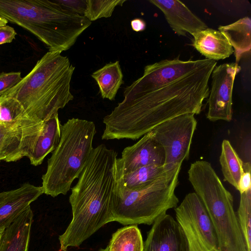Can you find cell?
Listing matches in <instances>:
<instances>
[{
	"instance_id": "cell-1",
	"label": "cell",
	"mask_w": 251,
	"mask_h": 251,
	"mask_svg": "<svg viewBox=\"0 0 251 251\" xmlns=\"http://www.w3.org/2000/svg\"><path fill=\"white\" fill-rule=\"evenodd\" d=\"M216 61L205 59L194 70L166 84L144 88L132 83L124 98L103 119V140H135L162 123L186 114H199L209 94Z\"/></svg>"
},
{
	"instance_id": "cell-2",
	"label": "cell",
	"mask_w": 251,
	"mask_h": 251,
	"mask_svg": "<svg viewBox=\"0 0 251 251\" xmlns=\"http://www.w3.org/2000/svg\"><path fill=\"white\" fill-rule=\"evenodd\" d=\"M117 155L116 151L104 144L93 148L77 183L71 188L73 218L68 227L74 233L89 237L113 222Z\"/></svg>"
},
{
	"instance_id": "cell-3",
	"label": "cell",
	"mask_w": 251,
	"mask_h": 251,
	"mask_svg": "<svg viewBox=\"0 0 251 251\" xmlns=\"http://www.w3.org/2000/svg\"><path fill=\"white\" fill-rule=\"evenodd\" d=\"M75 69L67 56L49 51L2 95L16 99L30 119L45 121L74 99L70 83Z\"/></svg>"
},
{
	"instance_id": "cell-4",
	"label": "cell",
	"mask_w": 251,
	"mask_h": 251,
	"mask_svg": "<svg viewBox=\"0 0 251 251\" xmlns=\"http://www.w3.org/2000/svg\"><path fill=\"white\" fill-rule=\"evenodd\" d=\"M0 17L33 34L49 51L61 53L91 24L55 0H0Z\"/></svg>"
},
{
	"instance_id": "cell-5",
	"label": "cell",
	"mask_w": 251,
	"mask_h": 251,
	"mask_svg": "<svg viewBox=\"0 0 251 251\" xmlns=\"http://www.w3.org/2000/svg\"><path fill=\"white\" fill-rule=\"evenodd\" d=\"M96 133L94 123L86 120L73 118L61 126L59 143L42 177L44 194L52 197L67 194L86 164Z\"/></svg>"
},
{
	"instance_id": "cell-6",
	"label": "cell",
	"mask_w": 251,
	"mask_h": 251,
	"mask_svg": "<svg viewBox=\"0 0 251 251\" xmlns=\"http://www.w3.org/2000/svg\"><path fill=\"white\" fill-rule=\"evenodd\" d=\"M188 180L203 204L215 228L221 251H248L233 207L232 194L211 163L197 160L188 171Z\"/></svg>"
},
{
	"instance_id": "cell-7",
	"label": "cell",
	"mask_w": 251,
	"mask_h": 251,
	"mask_svg": "<svg viewBox=\"0 0 251 251\" xmlns=\"http://www.w3.org/2000/svg\"><path fill=\"white\" fill-rule=\"evenodd\" d=\"M181 167L136 190L125 191L116 186L111 205L113 221L123 225H151L168 210L176 208L179 200L175 189Z\"/></svg>"
},
{
	"instance_id": "cell-8",
	"label": "cell",
	"mask_w": 251,
	"mask_h": 251,
	"mask_svg": "<svg viewBox=\"0 0 251 251\" xmlns=\"http://www.w3.org/2000/svg\"><path fill=\"white\" fill-rule=\"evenodd\" d=\"M175 210L186 239L188 251H221L212 221L195 192L187 194Z\"/></svg>"
},
{
	"instance_id": "cell-9",
	"label": "cell",
	"mask_w": 251,
	"mask_h": 251,
	"mask_svg": "<svg viewBox=\"0 0 251 251\" xmlns=\"http://www.w3.org/2000/svg\"><path fill=\"white\" fill-rule=\"evenodd\" d=\"M197 121L192 114L176 117L155 126L152 131L165 153L164 166L170 171L189 158Z\"/></svg>"
},
{
	"instance_id": "cell-10",
	"label": "cell",
	"mask_w": 251,
	"mask_h": 251,
	"mask_svg": "<svg viewBox=\"0 0 251 251\" xmlns=\"http://www.w3.org/2000/svg\"><path fill=\"white\" fill-rule=\"evenodd\" d=\"M240 70L241 67L235 62L222 64L214 68L206 115L209 121H231L234 81Z\"/></svg>"
},
{
	"instance_id": "cell-11",
	"label": "cell",
	"mask_w": 251,
	"mask_h": 251,
	"mask_svg": "<svg viewBox=\"0 0 251 251\" xmlns=\"http://www.w3.org/2000/svg\"><path fill=\"white\" fill-rule=\"evenodd\" d=\"M165 153L155 140L152 130L144 135L134 145L126 147L115 164L116 174L122 176L151 164L164 165Z\"/></svg>"
},
{
	"instance_id": "cell-12",
	"label": "cell",
	"mask_w": 251,
	"mask_h": 251,
	"mask_svg": "<svg viewBox=\"0 0 251 251\" xmlns=\"http://www.w3.org/2000/svg\"><path fill=\"white\" fill-rule=\"evenodd\" d=\"M152 224L143 243V251H188L183 231L170 215H162Z\"/></svg>"
},
{
	"instance_id": "cell-13",
	"label": "cell",
	"mask_w": 251,
	"mask_h": 251,
	"mask_svg": "<svg viewBox=\"0 0 251 251\" xmlns=\"http://www.w3.org/2000/svg\"><path fill=\"white\" fill-rule=\"evenodd\" d=\"M43 194L42 186L29 183L13 190L0 192V230L9 226Z\"/></svg>"
},
{
	"instance_id": "cell-14",
	"label": "cell",
	"mask_w": 251,
	"mask_h": 251,
	"mask_svg": "<svg viewBox=\"0 0 251 251\" xmlns=\"http://www.w3.org/2000/svg\"><path fill=\"white\" fill-rule=\"evenodd\" d=\"M159 8L172 30L179 36L194 35L205 29L207 25L183 2L178 0H150Z\"/></svg>"
},
{
	"instance_id": "cell-15",
	"label": "cell",
	"mask_w": 251,
	"mask_h": 251,
	"mask_svg": "<svg viewBox=\"0 0 251 251\" xmlns=\"http://www.w3.org/2000/svg\"><path fill=\"white\" fill-rule=\"evenodd\" d=\"M33 214L30 206L5 229L0 251H28Z\"/></svg>"
},
{
	"instance_id": "cell-16",
	"label": "cell",
	"mask_w": 251,
	"mask_h": 251,
	"mask_svg": "<svg viewBox=\"0 0 251 251\" xmlns=\"http://www.w3.org/2000/svg\"><path fill=\"white\" fill-rule=\"evenodd\" d=\"M193 36V46L206 59H224L234 52L228 40L219 30L207 27Z\"/></svg>"
},
{
	"instance_id": "cell-17",
	"label": "cell",
	"mask_w": 251,
	"mask_h": 251,
	"mask_svg": "<svg viewBox=\"0 0 251 251\" xmlns=\"http://www.w3.org/2000/svg\"><path fill=\"white\" fill-rule=\"evenodd\" d=\"M61 124L58 113L44 121L43 128L27 157L34 166L40 165L56 149L61 138Z\"/></svg>"
},
{
	"instance_id": "cell-18",
	"label": "cell",
	"mask_w": 251,
	"mask_h": 251,
	"mask_svg": "<svg viewBox=\"0 0 251 251\" xmlns=\"http://www.w3.org/2000/svg\"><path fill=\"white\" fill-rule=\"evenodd\" d=\"M34 121L28 119L10 124L0 123V161L19 160L24 138V128Z\"/></svg>"
},
{
	"instance_id": "cell-19",
	"label": "cell",
	"mask_w": 251,
	"mask_h": 251,
	"mask_svg": "<svg viewBox=\"0 0 251 251\" xmlns=\"http://www.w3.org/2000/svg\"><path fill=\"white\" fill-rule=\"evenodd\" d=\"M218 30L228 40L234 50L236 63L251 49V20L249 17L240 19L226 25H220Z\"/></svg>"
},
{
	"instance_id": "cell-20",
	"label": "cell",
	"mask_w": 251,
	"mask_h": 251,
	"mask_svg": "<svg viewBox=\"0 0 251 251\" xmlns=\"http://www.w3.org/2000/svg\"><path fill=\"white\" fill-rule=\"evenodd\" d=\"M168 171L164 165L151 164L122 176L117 175L115 172L116 188L125 191L136 190L151 183Z\"/></svg>"
},
{
	"instance_id": "cell-21",
	"label": "cell",
	"mask_w": 251,
	"mask_h": 251,
	"mask_svg": "<svg viewBox=\"0 0 251 251\" xmlns=\"http://www.w3.org/2000/svg\"><path fill=\"white\" fill-rule=\"evenodd\" d=\"M91 76L97 83L103 99L114 100L121 85L123 74L119 61L110 62L93 72Z\"/></svg>"
},
{
	"instance_id": "cell-22",
	"label": "cell",
	"mask_w": 251,
	"mask_h": 251,
	"mask_svg": "<svg viewBox=\"0 0 251 251\" xmlns=\"http://www.w3.org/2000/svg\"><path fill=\"white\" fill-rule=\"evenodd\" d=\"M219 161L225 180L237 189L244 172L243 162L226 139L222 142Z\"/></svg>"
},
{
	"instance_id": "cell-23",
	"label": "cell",
	"mask_w": 251,
	"mask_h": 251,
	"mask_svg": "<svg viewBox=\"0 0 251 251\" xmlns=\"http://www.w3.org/2000/svg\"><path fill=\"white\" fill-rule=\"evenodd\" d=\"M143 243L137 226L131 225L114 232L107 247L108 251H143Z\"/></svg>"
},
{
	"instance_id": "cell-24",
	"label": "cell",
	"mask_w": 251,
	"mask_h": 251,
	"mask_svg": "<svg viewBox=\"0 0 251 251\" xmlns=\"http://www.w3.org/2000/svg\"><path fill=\"white\" fill-rule=\"evenodd\" d=\"M236 215L248 251H251V189L240 193Z\"/></svg>"
},
{
	"instance_id": "cell-25",
	"label": "cell",
	"mask_w": 251,
	"mask_h": 251,
	"mask_svg": "<svg viewBox=\"0 0 251 251\" xmlns=\"http://www.w3.org/2000/svg\"><path fill=\"white\" fill-rule=\"evenodd\" d=\"M0 124H10L30 119L21 104L13 98L0 96Z\"/></svg>"
},
{
	"instance_id": "cell-26",
	"label": "cell",
	"mask_w": 251,
	"mask_h": 251,
	"mask_svg": "<svg viewBox=\"0 0 251 251\" xmlns=\"http://www.w3.org/2000/svg\"><path fill=\"white\" fill-rule=\"evenodd\" d=\"M126 0H86L84 16L90 21L111 16L117 6H122Z\"/></svg>"
},
{
	"instance_id": "cell-27",
	"label": "cell",
	"mask_w": 251,
	"mask_h": 251,
	"mask_svg": "<svg viewBox=\"0 0 251 251\" xmlns=\"http://www.w3.org/2000/svg\"><path fill=\"white\" fill-rule=\"evenodd\" d=\"M22 79L20 72L0 74V96L16 85Z\"/></svg>"
},
{
	"instance_id": "cell-28",
	"label": "cell",
	"mask_w": 251,
	"mask_h": 251,
	"mask_svg": "<svg viewBox=\"0 0 251 251\" xmlns=\"http://www.w3.org/2000/svg\"><path fill=\"white\" fill-rule=\"evenodd\" d=\"M68 10L84 16L86 7V0H55Z\"/></svg>"
},
{
	"instance_id": "cell-29",
	"label": "cell",
	"mask_w": 251,
	"mask_h": 251,
	"mask_svg": "<svg viewBox=\"0 0 251 251\" xmlns=\"http://www.w3.org/2000/svg\"><path fill=\"white\" fill-rule=\"evenodd\" d=\"M251 163H243L244 172L239 181L237 190L242 193L251 189Z\"/></svg>"
},
{
	"instance_id": "cell-30",
	"label": "cell",
	"mask_w": 251,
	"mask_h": 251,
	"mask_svg": "<svg viewBox=\"0 0 251 251\" xmlns=\"http://www.w3.org/2000/svg\"><path fill=\"white\" fill-rule=\"evenodd\" d=\"M16 34L15 29L9 25L0 26V45L12 42Z\"/></svg>"
},
{
	"instance_id": "cell-31",
	"label": "cell",
	"mask_w": 251,
	"mask_h": 251,
	"mask_svg": "<svg viewBox=\"0 0 251 251\" xmlns=\"http://www.w3.org/2000/svg\"><path fill=\"white\" fill-rule=\"evenodd\" d=\"M132 29L136 32H140L144 30L146 27V22L142 19L136 18L131 21Z\"/></svg>"
},
{
	"instance_id": "cell-32",
	"label": "cell",
	"mask_w": 251,
	"mask_h": 251,
	"mask_svg": "<svg viewBox=\"0 0 251 251\" xmlns=\"http://www.w3.org/2000/svg\"><path fill=\"white\" fill-rule=\"evenodd\" d=\"M8 22L6 20L0 17V26L6 25Z\"/></svg>"
},
{
	"instance_id": "cell-33",
	"label": "cell",
	"mask_w": 251,
	"mask_h": 251,
	"mask_svg": "<svg viewBox=\"0 0 251 251\" xmlns=\"http://www.w3.org/2000/svg\"><path fill=\"white\" fill-rule=\"evenodd\" d=\"M5 229H0V241L1 240V239L2 238V236L3 235V232L4 231Z\"/></svg>"
},
{
	"instance_id": "cell-34",
	"label": "cell",
	"mask_w": 251,
	"mask_h": 251,
	"mask_svg": "<svg viewBox=\"0 0 251 251\" xmlns=\"http://www.w3.org/2000/svg\"><path fill=\"white\" fill-rule=\"evenodd\" d=\"M99 251H108V248L107 247L105 249L101 248V249H100Z\"/></svg>"
},
{
	"instance_id": "cell-35",
	"label": "cell",
	"mask_w": 251,
	"mask_h": 251,
	"mask_svg": "<svg viewBox=\"0 0 251 251\" xmlns=\"http://www.w3.org/2000/svg\"><path fill=\"white\" fill-rule=\"evenodd\" d=\"M58 251H67V250H61V249H60Z\"/></svg>"
},
{
	"instance_id": "cell-36",
	"label": "cell",
	"mask_w": 251,
	"mask_h": 251,
	"mask_svg": "<svg viewBox=\"0 0 251 251\" xmlns=\"http://www.w3.org/2000/svg\"></svg>"
}]
</instances>
